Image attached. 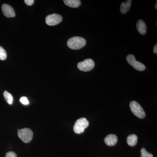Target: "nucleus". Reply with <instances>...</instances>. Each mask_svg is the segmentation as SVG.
I'll return each mask as SVG.
<instances>
[{"label": "nucleus", "mask_w": 157, "mask_h": 157, "mask_svg": "<svg viewBox=\"0 0 157 157\" xmlns=\"http://www.w3.org/2000/svg\"><path fill=\"white\" fill-rule=\"evenodd\" d=\"M67 45L70 48L74 50L81 49L86 44V40L81 37H73L68 40Z\"/></svg>", "instance_id": "1"}, {"label": "nucleus", "mask_w": 157, "mask_h": 157, "mask_svg": "<svg viewBox=\"0 0 157 157\" xmlns=\"http://www.w3.org/2000/svg\"><path fill=\"white\" fill-rule=\"evenodd\" d=\"M89 125V122L86 118H80L75 122L73 131L76 134H81L84 132L85 129L88 127Z\"/></svg>", "instance_id": "2"}, {"label": "nucleus", "mask_w": 157, "mask_h": 157, "mask_svg": "<svg viewBox=\"0 0 157 157\" xmlns=\"http://www.w3.org/2000/svg\"><path fill=\"white\" fill-rule=\"evenodd\" d=\"M17 135L21 140L25 143H27L33 139V133L31 129L25 128L18 130Z\"/></svg>", "instance_id": "3"}, {"label": "nucleus", "mask_w": 157, "mask_h": 157, "mask_svg": "<svg viewBox=\"0 0 157 157\" xmlns=\"http://www.w3.org/2000/svg\"><path fill=\"white\" fill-rule=\"evenodd\" d=\"M130 107L134 115L140 119L145 117V113L140 104L135 101H132L130 104Z\"/></svg>", "instance_id": "4"}, {"label": "nucleus", "mask_w": 157, "mask_h": 157, "mask_svg": "<svg viewBox=\"0 0 157 157\" xmlns=\"http://www.w3.org/2000/svg\"><path fill=\"white\" fill-rule=\"evenodd\" d=\"M94 66V62L90 59H86L83 61L79 62L77 64L78 69L83 72H88L92 70Z\"/></svg>", "instance_id": "5"}, {"label": "nucleus", "mask_w": 157, "mask_h": 157, "mask_svg": "<svg viewBox=\"0 0 157 157\" xmlns=\"http://www.w3.org/2000/svg\"><path fill=\"white\" fill-rule=\"evenodd\" d=\"M127 60L129 64L138 71H143L145 69V67L143 64L136 60L133 55H129L127 57Z\"/></svg>", "instance_id": "6"}, {"label": "nucleus", "mask_w": 157, "mask_h": 157, "mask_svg": "<svg viewBox=\"0 0 157 157\" xmlns=\"http://www.w3.org/2000/svg\"><path fill=\"white\" fill-rule=\"evenodd\" d=\"M63 20V17L60 15L53 14L48 15L45 18V22L48 25L54 26L60 23Z\"/></svg>", "instance_id": "7"}, {"label": "nucleus", "mask_w": 157, "mask_h": 157, "mask_svg": "<svg viewBox=\"0 0 157 157\" xmlns=\"http://www.w3.org/2000/svg\"><path fill=\"white\" fill-rule=\"evenodd\" d=\"M2 10L3 14L6 17H15V11L11 6L7 4H4L2 6Z\"/></svg>", "instance_id": "8"}, {"label": "nucleus", "mask_w": 157, "mask_h": 157, "mask_svg": "<svg viewBox=\"0 0 157 157\" xmlns=\"http://www.w3.org/2000/svg\"><path fill=\"white\" fill-rule=\"evenodd\" d=\"M117 137L116 135L110 134L107 135L104 139V142L107 145L112 146L115 145L117 142Z\"/></svg>", "instance_id": "9"}, {"label": "nucleus", "mask_w": 157, "mask_h": 157, "mask_svg": "<svg viewBox=\"0 0 157 157\" xmlns=\"http://www.w3.org/2000/svg\"><path fill=\"white\" fill-rule=\"evenodd\" d=\"M137 28L139 33L141 35H145L147 31V27L145 22L142 20H139L137 23Z\"/></svg>", "instance_id": "10"}, {"label": "nucleus", "mask_w": 157, "mask_h": 157, "mask_svg": "<svg viewBox=\"0 0 157 157\" xmlns=\"http://www.w3.org/2000/svg\"><path fill=\"white\" fill-rule=\"evenodd\" d=\"M132 1L128 0L126 2L122 3L121 6V11L123 14L127 13L130 10L132 5Z\"/></svg>", "instance_id": "11"}, {"label": "nucleus", "mask_w": 157, "mask_h": 157, "mask_svg": "<svg viewBox=\"0 0 157 157\" xmlns=\"http://www.w3.org/2000/svg\"><path fill=\"white\" fill-rule=\"evenodd\" d=\"M63 2L66 6L71 8H78L81 5V1L79 0H64Z\"/></svg>", "instance_id": "12"}, {"label": "nucleus", "mask_w": 157, "mask_h": 157, "mask_svg": "<svg viewBox=\"0 0 157 157\" xmlns=\"http://www.w3.org/2000/svg\"><path fill=\"white\" fill-rule=\"evenodd\" d=\"M137 141V137L135 134L129 135L127 137V143L130 146H134L136 145Z\"/></svg>", "instance_id": "13"}, {"label": "nucleus", "mask_w": 157, "mask_h": 157, "mask_svg": "<svg viewBox=\"0 0 157 157\" xmlns=\"http://www.w3.org/2000/svg\"><path fill=\"white\" fill-rule=\"evenodd\" d=\"M4 96L7 103L9 104H12L13 101V98L10 93L5 91L4 93Z\"/></svg>", "instance_id": "14"}, {"label": "nucleus", "mask_w": 157, "mask_h": 157, "mask_svg": "<svg viewBox=\"0 0 157 157\" xmlns=\"http://www.w3.org/2000/svg\"><path fill=\"white\" fill-rule=\"evenodd\" d=\"M7 54L4 48L0 46V60H5L7 58Z\"/></svg>", "instance_id": "15"}, {"label": "nucleus", "mask_w": 157, "mask_h": 157, "mask_svg": "<svg viewBox=\"0 0 157 157\" xmlns=\"http://www.w3.org/2000/svg\"><path fill=\"white\" fill-rule=\"evenodd\" d=\"M141 157H153V155L151 153L147 151L144 148H142L140 151Z\"/></svg>", "instance_id": "16"}, {"label": "nucleus", "mask_w": 157, "mask_h": 157, "mask_svg": "<svg viewBox=\"0 0 157 157\" xmlns=\"http://www.w3.org/2000/svg\"><path fill=\"white\" fill-rule=\"evenodd\" d=\"M20 101L23 104H24V105H28L29 104V101L28 100L27 98L25 97L21 98Z\"/></svg>", "instance_id": "17"}, {"label": "nucleus", "mask_w": 157, "mask_h": 157, "mask_svg": "<svg viewBox=\"0 0 157 157\" xmlns=\"http://www.w3.org/2000/svg\"><path fill=\"white\" fill-rule=\"evenodd\" d=\"M6 157H17V156L14 152L9 151L6 153Z\"/></svg>", "instance_id": "18"}, {"label": "nucleus", "mask_w": 157, "mask_h": 157, "mask_svg": "<svg viewBox=\"0 0 157 157\" xmlns=\"http://www.w3.org/2000/svg\"><path fill=\"white\" fill-rule=\"evenodd\" d=\"M24 2L28 6H31L33 4L34 1V0H25Z\"/></svg>", "instance_id": "19"}, {"label": "nucleus", "mask_w": 157, "mask_h": 157, "mask_svg": "<svg viewBox=\"0 0 157 157\" xmlns=\"http://www.w3.org/2000/svg\"><path fill=\"white\" fill-rule=\"evenodd\" d=\"M153 52L155 54L157 53V45L156 44L155 45V47H154L153 49Z\"/></svg>", "instance_id": "20"}, {"label": "nucleus", "mask_w": 157, "mask_h": 157, "mask_svg": "<svg viewBox=\"0 0 157 157\" xmlns=\"http://www.w3.org/2000/svg\"><path fill=\"white\" fill-rule=\"evenodd\" d=\"M155 9H157V1L156 2V3L155 6Z\"/></svg>", "instance_id": "21"}]
</instances>
